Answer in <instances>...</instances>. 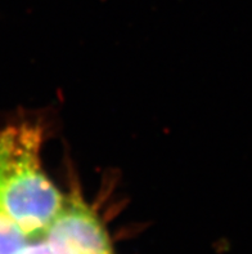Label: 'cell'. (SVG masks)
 <instances>
[{
    "label": "cell",
    "instance_id": "obj_2",
    "mask_svg": "<svg viewBox=\"0 0 252 254\" xmlns=\"http://www.w3.org/2000/svg\"><path fill=\"white\" fill-rule=\"evenodd\" d=\"M44 239L53 254H113L104 226L76 191L63 197Z\"/></svg>",
    "mask_w": 252,
    "mask_h": 254
},
{
    "label": "cell",
    "instance_id": "obj_4",
    "mask_svg": "<svg viewBox=\"0 0 252 254\" xmlns=\"http://www.w3.org/2000/svg\"><path fill=\"white\" fill-rule=\"evenodd\" d=\"M18 254H53L50 248L48 247L47 242H45L44 235L39 236V238L31 239L25 248L19 252Z\"/></svg>",
    "mask_w": 252,
    "mask_h": 254
},
{
    "label": "cell",
    "instance_id": "obj_1",
    "mask_svg": "<svg viewBox=\"0 0 252 254\" xmlns=\"http://www.w3.org/2000/svg\"><path fill=\"white\" fill-rule=\"evenodd\" d=\"M42 137L32 124L0 132V206L30 239L44 235L64 197L43 171Z\"/></svg>",
    "mask_w": 252,
    "mask_h": 254
},
{
    "label": "cell",
    "instance_id": "obj_3",
    "mask_svg": "<svg viewBox=\"0 0 252 254\" xmlns=\"http://www.w3.org/2000/svg\"><path fill=\"white\" fill-rule=\"evenodd\" d=\"M31 239L0 206V254H18Z\"/></svg>",
    "mask_w": 252,
    "mask_h": 254
}]
</instances>
